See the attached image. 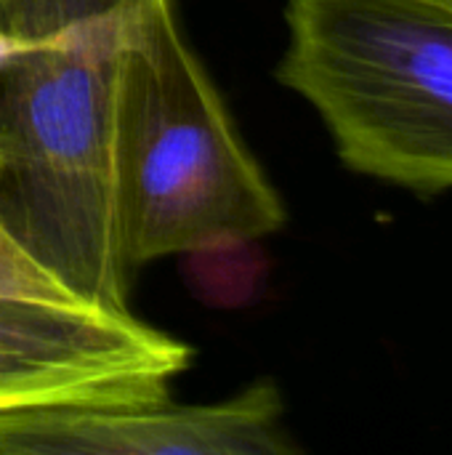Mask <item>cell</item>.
<instances>
[{
	"label": "cell",
	"mask_w": 452,
	"mask_h": 455,
	"mask_svg": "<svg viewBox=\"0 0 452 455\" xmlns=\"http://www.w3.org/2000/svg\"><path fill=\"white\" fill-rule=\"evenodd\" d=\"M274 77L306 99L341 163L421 197L452 189V8L285 0Z\"/></svg>",
	"instance_id": "obj_2"
},
{
	"label": "cell",
	"mask_w": 452,
	"mask_h": 455,
	"mask_svg": "<svg viewBox=\"0 0 452 455\" xmlns=\"http://www.w3.org/2000/svg\"><path fill=\"white\" fill-rule=\"evenodd\" d=\"M272 381L208 405L165 397L0 411V455H296Z\"/></svg>",
	"instance_id": "obj_4"
},
{
	"label": "cell",
	"mask_w": 452,
	"mask_h": 455,
	"mask_svg": "<svg viewBox=\"0 0 452 455\" xmlns=\"http://www.w3.org/2000/svg\"><path fill=\"white\" fill-rule=\"evenodd\" d=\"M0 296L40 304H88L32 259L0 224Z\"/></svg>",
	"instance_id": "obj_5"
},
{
	"label": "cell",
	"mask_w": 452,
	"mask_h": 455,
	"mask_svg": "<svg viewBox=\"0 0 452 455\" xmlns=\"http://www.w3.org/2000/svg\"><path fill=\"white\" fill-rule=\"evenodd\" d=\"M189 360V344L131 312L0 296V411L165 397Z\"/></svg>",
	"instance_id": "obj_3"
},
{
	"label": "cell",
	"mask_w": 452,
	"mask_h": 455,
	"mask_svg": "<svg viewBox=\"0 0 452 455\" xmlns=\"http://www.w3.org/2000/svg\"><path fill=\"white\" fill-rule=\"evenodd\" d=\"M112 216L125 272L285 227L280 192L184 40L170 0L125 24L112 96Z\"/></svg>",
	"instance_id": "obj_1"
},
{
	"label": "cell",
	"mask_w": 452,
	"mask_h": 455,
	"mask_svg": "<svg viewBox=\"0 0 452 455\" xmlns=\"http://www.w3.org/2000/svg\"><path fill=\"white\" fill-rule=\"evenodd\" d=\"M437 3H445V5H450L452 8V0H437Z\"/></svg>",
	"instance_id": "obj_6"
}]
</instances>
